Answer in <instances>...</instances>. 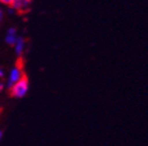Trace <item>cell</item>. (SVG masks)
<instances>
[{
    "label": "cell",
    "mask_w": 148,
    "mask_h": 146,
    "mask_svg": "<svg viewBox=\"0 0 148 146\" xmlns=\"http://www.w3.org/2000/svg\"><path fill=\"white\" fill-rule=\"evenodd\" d=\"M14 10L12 8V7L9 6V8H8V14H14Z\"/></svg>",
    "instance_id": "cell-8"
},
{
    "label": "cell",
    "mask_w": 148,
    "mask_h": 146,
    "mask_svg": "<svg viewBox=\"0 0 148 146\" xmlns=\"http://www.w3.org/2000/svg\"><path fill=\"white\" fill-rule=\"evenodd\" d=\"M31 1L29 0H12L10 7L14 9V11H25L30 7Z\"/></svg>",
    "instance_id": "cell-3"
},
{
    "label": "cell",
    "mask_w": 148,
    "mask_h": 146,
    "mask_svg": "<svg viewBox=\"0 0 148 146\" xmlns=\"http://www.w3.org/2000/svg\"><path fill=\"white\" fill-rule=\"evenodd\" d=\"M4 76V72H3L2 69H0V78H2Z\"/></svg>",
    "instance_id": "cell-9"
},
{
    "label": "cell",
    "mask_w": 148,
    "mask_h": 146,
    "mask_svg": "<svg viewBox=\"0 0 148 146\" xmlns=\"http://www.w3.org/2000/svg\"><path fill=\"white\" fill-rule=\"evenodd\" d=\"M12 0H2V1H1V3H3V4H7L8 6H10V4H12Z\"/></svg>",
    "instance_id": "cell-6"
},
{
    "label": "cell",
    "mask_w": 148,
    "mask_h": 146,
    "mask_svg": "<svg viewBox=\"0 0 148 146\" xmlns=\"http://www.w3.org/2000/svg\"><path fill=\"white\" fill-rule=\"evenodd\" d=\"M3 87H4V84H3V83H0V92L3 90Z\"/></svg>",
    "instance_id": "cell-10"
},
{
    "label": "cell",
    "mask_w": 148,
    "mask_h": 146,
    "mask_svg": "<svg viewBox=\"0 0 148 146\" xmlns=\"http://www.w3.org/2000/svg\"><path fill=\"white\" fill-rule=\"evenodd\" d=\"M29 91V81L27 78L23 77L21 80L16 82L10 87V92H12V96L16 97V98H22Z\"/></svg>",
    "instance_id": "cell-1"
},
{
    "label": "cell",
    "mask_w": 148,
    "mask_h": 146,
    "mask_svg": "<svg viewBox=\"0 0 148 146\" xmlns=\"http://www.w3.org/2000/svg\"><path fill=\"white\" fill-rule=\"evenodd\" d=\"M1 137H2V132L0 131V139H1Z\"/></svg>",
    "instance_id": "cell-11"
},
{
    "label": "cell",
    "mask_w": 148,
    "mask_h": 146,
    "mask_svg": "<svg viewBox=\"0 0 148 146\" xmlns=\"http://www.w3.org/2000/svg\"><path fill=\"white\" fill-rule=\"evenodd\" d=\"M2 18H3V11H2V9L0 8V22L2 21Z\"/></svg>",
    "instance_id": "cell-7"
},
{
    "label": "cell",
    "mask_w": 148,
    "mask_h": 146,
    "mask_svg": "<svg viewBox=\"0 0 148 146\" xmlns=\"http://www.w3.org/2000/svg\"><path fill=\"white\" fill-rule=\"evenodd\" d=\"M18 37H16V28H9L7 30L6 36H5V42L8 45H14Z\"/></svg>",
    "instance_id": "cell-4"
},
{
    "label": "cell",
    "mask_w": 148,
    "mask_h": 146,
    "mask_svg": "<svg viewBox=\"0 0 148 146\" xmlns=\"http://www.w3.org/2000/svg\"><path fill=\"white\" fill-rule=\"evenodd\" d=\"M23 71H22L21 66H16L14 68H12L9 72V75H8V79H7V87L10 88L14 84H16V82L21 80L22 78H23Z\"/></svg>",
    "instance_id": "cell-2"
},
{
    "label": "cell",
    "mask_w": 148,
    "mask_h": 146,
    "mask_svg": "<svg viewBox=\"0 0 148 146\" xmlns=\"http://www.w3.org/2000/svg\"><path fill=\"white\" fill-rule=\"evenodd\" d=\"M14 46V52H16V54L21 55L24 52V50H25V46H26L25 39L22 38V37H18L16 44Z\"/></svg>",
    "instance_id": "cell-5"
}]
</instances>
